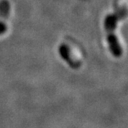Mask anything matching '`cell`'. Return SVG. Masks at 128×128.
<instances>
[{"label": "cell", "mask_w": 128, "mask_h": 128, "mask_svg": "<svg viewBox=\"0 0 128 128\" xmlns=\"http://www.w3.org/2000/svg\"><path fill=\"white\" fill-rule=\"evenodd\" d=\"M119 17L115 14L106 15L104 19V28L106 32V38L109 51L116 58H120L123 54V49L120 44L116 35V28L118 25Z\"/></svg>", "instance_id": "1"}, {"label": "cell", "mask_w": 128, "mask_h": 128, "mask_svg": "<svg viewBox=\"0 0 128 128\" xmlns=\"http://www.w3.org/2000/svg\"><path fill=\"white\" fill-rule=\"evenodd\" d=\"M58 53H59L61 58L63 61H65L70 68L76 69L81 66V62L72 57V52L68 45L65 44V43L61 44L58 48Z\"/></svg>", "instance_id": "2"}, {"label": "cell", "mask_w": 128, "mask_h": 128, "mask_svg": "<svg viewBox=\"0 0 128 128\" xmlns=\"http://www.w3.org/2000/svg\"><path fill=\"white\" fill-rule=\"evenodd\" d=\"M8 31V25L6 22L0 21V36L4 35Z\"/></svg>", "instance_id": "3"}]
</instances>
